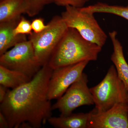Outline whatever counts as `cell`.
<instances>
[{"mask_svg": "<svg viewBox=\"0 0 128 128\" xmlns=\"http://www.w3.org/2000/svg\"><path fill=\"white\" fill-rule=\"evenodd\" d=\"M53 71L46 64L30 81L9 90L0 105V111L7 119L9 128H19L21 124L28 122L32 128H39L48 122L53 110L48 98Z\"/></svg>", "mask_w": 128, "mask_h": 128, "instance_id": "obj_1", "label": "cell"}, {"mask_svg": "<svg viewBox=\"0 0 128 128\" xmlns=\"http://www.w3.org/2000/svg\"><path fill=\"white\" fill-rule=\"evenodd\" d=\"M102 48L85 39L76 29L68 28L53 51L48 64L54 70L86 60L96 61Z\"/></svg>", "mask_w": 128, "mask_h": 128, "instance_id": "obj_2", "label": "cell"}, {"mask_svg": "<svg viewBox=\"0 0 128 128\" xmlns=\"http://www.w3.org/2000/svg\"><path fill=\"white\" fill-rule=\"evenodd\" d=\"M90 89L96 112H105L118 104H128V91L114 65L110 66L100 82Z\"/></svg>", "mask_w": 128, "mask_h": 128, "instance_id": "obj_3", "label": "cell"}, {"mask_svg": "<svg viewBox=\"0 0 128 128\" xmlns=\"http://www.w3.org/2000/svg\"><path fill=\"white\" fill-rule=\"evenodd\" d=\"M65 7L61 16L68 27L74 28L85 39L102 48L107 36L95 18L94 13L82 8Z\"/></svg>", "mask_w": 128, "mask_h": 128, "instance_id": "obj_4", "label": "cell"}, {"mask_svg": "<svg viewBox=\"0 0 128 128\" xmlns=\"http://www.w3.org/2000/svg\"><path fill=\"white\" fill-rule=\"evenodd\" d=\"M68 28L61 16H56L42 32L29 35L37 61L41 66L48 64L56 47Z\"/></svg>", "mask_w": 128, "mask_h": 128, "instance_id": "obj_5", "label": "cell"}, {"mask_svg": "<svg viewBox=\"0 0 128 128\" xmlns=\"http://www.w3.org/2000/svg\"><path fill=\"white\" fill-rule=\"evenodd\" d=\"M0 66L21 72L31 79L42 67L37 61L33 46L29 40L17 44L0 55Z\"/></svg>", "mask_w": 128, "mask_h": 128, "instance_id": "obj_6", "label": "cell"}, {"mask_svg": "<svg viewBox=\"0 0 128 128\" xmlns=\"http://www.w3.org/2000/svg\"><path fill=\"white\" fill-rule=\"evenodd\" d=\"M88 82L87 75L83 73L80 79L73 83L52 105V110H58L61 114L60 115L66 116L72 113L76 108L81 106L94 105Z\"/></svg>", "mask_w": 128, "mask_h": 128, "instance_id": "obj_7", "label": "cell"}, {"mask_svg": "<svg viewBox=\"0 0 128 128\" xmlns=\"http://www.w3.org/2000/svg\"><path fill=\"white\" fill-rule=\"evenodd\" d=\"M89 62L86 60L53 70L48 87L49 100L58 99L63 96L67 89L80 79Z\"/></svg>", "mask_w": 128, "mask_h": 128, "instance_id": "obj_8", "label": "cell"}, {"mask_svg": "<svg viewBox=\"0 0 128 128\" xmlns=\"http://www.w3.org/2000/svg\"><path fill=\"white\" fill-rule=\"evenodd\" d=\"M88 128H128V104L121 103L105 112H90Z\"/></svg>", "mask_w": 128, "mask_h": 128, "instance_id": "obj_9", "label": "cell"}, {"mask_svg": "<svg viewBox=\"0 0 128 128\" xmlns=\"http://www.w3.org/2000/svg\"><path fill=\"white\" fill-rule=\"evenodd\" d=\"M117 34L116 31L108 33L113 47L111 60L114 64L118 78L128 91V64L124 55L122 46L117 38Z\"/></svg>", "mask_w": 128, "mask_h": 128, "instance_id": "obj_10", "label": "cell"}, {"mask_svg": "<svg viewBox=\"0 0 128 128\" xmlns=\"http://www.w3.org/2000/svg\"><path fill=\"white\" fill-rule=\"evenodd\" d=\"M21 18L0 23V56L6 52L9 48L27 40L26 35L16 36L13 32Z\"/></svg>", "mask_w": 128, "mask_h": 128, "instance_id": "obj_11", "label": "cell"}, {"mask_svg": "<svg viewBox=\"0 0 128 128\" xmlns=\"http://www.w3.org/2000/svg\"><path fill=\"white\" fill-rule=\"evenodd\" d=\"M90 112L78 113L59 117L51 116L48 120L51 126L57 128H88Z\"/></svg>", "mask_w": 128, "mask_h": 128, "instance_id": "obj_12", "label": "cell"}, {"mask_svg": "<svg viewBox=\"0 0 128 128\" xmlns=\"http://www.w3.org/2000/svg\"><path fill=\"white\" fill-rule=\"evenodd\" d=\"M28 10L26 0H0V23L21 18Z\"/></svg>", "mask_w": 128, "mask_h": 128, "instance_id": "obj_13", "label": "cell"}, {"mask_svg": "<svg viewBox=\"0 0 128 128\" xmlns=\"http://www.w3.org/2000/svg\"><path fill=\"white\" fill-rule=\"evenodd\" d=\"M31 80L23 73L0 66V85L5 87L16 89Z\"/></svg>", "mask_w": 128, "mask_h": 128, "instance_id": "obj_14", "label": "cell"}, {"mask_svg": "<svg viewBox=\"0 0 128 128\" xmlns=\"http://www.w3.org/2000/svg\"><path fill=\"white\" fill-rule=\"evenodd\" d=\"M82 9L93 13H105L114 14L128 21V5L126 6L108 4L98 2L94 4L82 8Z\"/></svg>", "mask_w": 128, "mask_h": 128, "instance_id": "obj_15", "label": "cell"}, {"mask_svg": "<svg viewBox=\"0 0 128 128\" xmlns=\"http://www.w3.org/2000/svg\"><path fill=\"white\" fill-rule=\"evenodd\" d=\"M28 5L27 14L29 16H34L41 11L46 5L54 2L55 0H26Z\"/></svg>", "mask_w": 128, "mask_h": 128, "instance_id": "obj_16", "label": "cell"}, {"mask_svg": "<svg viewBox=\"0 0 128 128\" xmlns=\"http://www.w3.org/2000/svg\"><path fill=\"white\" fill-rule=\"evenodd\" d=\"M32 23L28 20L22 16L16 27L14 30V34L16 36L19 34H28L32 33Z\"/></svg>", "mask_w": 128, "mask_h": 128, "instance_id": "obj_17", "label": "cell"}, {"mask_svg": "<svg viewBox=\"0 0 128 128\" xmlns=\"http://www.w3.org/2000/svg\"><path fill=\"white\" fill-rule=\"evenodd\" d=\"M86 2V0H55L54 2L55 4L60 6H71L78 8L84 7Z\"/></svg>", "mask_w": 128, "mask_h": 128, "instance_id": "obj_18", "label": "cell"}, {"mask_svg": "<svg viewBox=\"0 0 128 128\" xmlns=\"http://www.w3.org/2000/svg\"><path fill=\"white\" fill-rule=\"evenodd\" d=\"M32 30L36 33L42 32L47 27L45 25L44 19L41 18H35L32 22Z\"/></svg>", "mask_w": 128, "mask_h": 128, "instance_id": "obj_19", "label": "cell"}, {"mask_svg": "<svg viewBox=\"0 0 128 128\" xmlns=\"http://www.w3.org/2000/svg\"><path fill=\"white\" fill-rule=\"evenodd\" d=\"M8 88L0 85V102L2 103L4 100L9 91Z\"/></svg>", "mask_w": 128, "mask_h": 128, "instance_id": "obj_20", "label": "cell"}, {"mask_svg": "<svg viewBox=\"0 0 128 128\" xmlns=\"http://www.w3.org/2000/svg\"><path fill=\"white\" fill-rule=\"evenodd\" d=\"M9 128V124L6 118L2 113L0 112V128Z\"/></svg>", "mask_w": 128, "mask_h": 128, "instance_id": "obj_21", "label": "cell"}, {"mask_svg": "<svg viewBox=\"0 0 128 128\" xmlns=\"http://www.w3.org/2000/svg\"><path fill=\"white\" fill-rule=\"evenodd\" d=\"M89 0H86V2H87V1H89Z\"/></svg>", "mask_w": 128, "mask_h": 128, "instance_id": "obj_22", "label": "cell"}, {"mask_svg": "<svg viewBox=\"0 0 128 128\" xmlns=\"http://www.w3.org/2000/svg\"></svg>", "mask_w": 128, "mask_h": 128, "instance_id": "obj_23", "label": "cell"}]
</instances>
